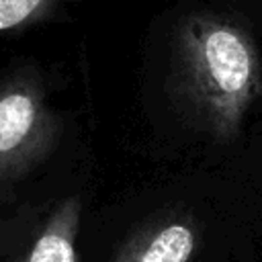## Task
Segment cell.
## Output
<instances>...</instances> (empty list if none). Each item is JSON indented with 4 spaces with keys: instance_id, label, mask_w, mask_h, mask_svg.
Here are the masks:
<instances>
[{
    "instance_id": "obj_1",
    "label": "cell",
    "mask_w": 262,
    "mask_h": 262,
    "mask_svg": "<svg viewBox=\"0 0 262 262\" xmlns=\"http://www.w3.org/2000/svg\"><path fill=\"white\" fill-rule=\"evenodd\" d=\"M172 92L188 119L215 141H233L262 94V57L237 20L194 12L172 43Z\"/></svg>"
},
{
    "instance_id": "obj_2",
    "label": "cell",
    "mask_w": 262,
    "mask_h": 262,
    "mask_svg": "<svg viewBox=\"0 0 262 262\" xmlns=\"http://www.w3.org/2000/svg\"><path fill=\"white\" fill-rule=\"evenodd\" d=\"M59 123L31 76H12L0 86V182L37 166L55 145Z\"/></svg>"
},
{
    "instance_id": "obj_3",
    "label": "cell",
    "mask_w": 262,
    "mask_h": 262,
    "mask_svg": "<svg viewBox=\"0 0 262 262\" xmlns=\"http://www.w3.org/2000/svg\"><path fill=\"white\" fill-rule=\"evenodd\" d=\"M199 227L190 215H164L141 225L111 262H190Z\"/></svg>"
},
{
    "instance_id": "obj_4",
    "label": "cell",
    "mask_w": 262,
    "mask_h": 262,
    "mask_svg": "<svg viewBox=\"0 0 262 262\" xmlns=\"http://www.w3.org/2000/svg\"><path fill=\"white\" fill-rule=\"evenodd\" d=\"M82 203L78 196L61 201L47 217L41 233L23 262H76Z\"/></svg>"
},
{
    "instance_id": "obj_5",
    "label": "cell",
    "mask_w": 262,
    "mask_h": 262,
    "mask_svg": "<svg viewBox=\"0 0 262 262\" xmlns=\"http://www.w3.org/2000/svg\"><path fill=\"white\" fill-rule=\"evenodd\" d=\"M57 0H0V35L45 20Z\"/></svg>"
}]
</instances>
